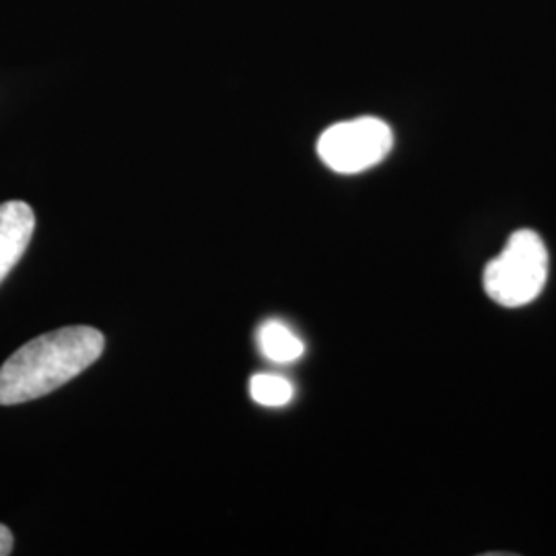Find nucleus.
<instances>
[{
    "label": "nucleus",
    "mask_w": 556,
    "mask_h": 556,
    "mask_svg": "<svg viewBox=\"0 0 556 556\" xmlns=\"http://www.w3.org/2000/svg\"><path fill=\"white\" fill-rule=\"evenodd\" d=\"M103 346V334L89 326H71L34 338L0 367V406L52 394L91 367Z\"/></svg>",
    "instance_id": "1"
},
{
    "label": "nucleus",
    "mask_w": 556,
    "mask_h": 556,
    "mask_svg": "<svg viewBox=\"0 0 556 556\" xmlns=\"http://www.w3.org/2000/svg\"><path fill=\"white\" fill-rule=\"evenodd\" d=\"M548 278V250L536 231L519 229L484 268V291L503 307H521L542 293Z\"/></svg>",
    "instance_id": "2"
},
{
    "label": "nucleus",
    "mask_w": 556,
    "mask_h": 556,
    "mask_svg": "<svg viewBox=\"0 0 556 556\" xmlns=\"http://www.w3.org/2000/svg\"><path fill=\"white\" fill-rule=\"evenodd\" d=\"M392 147V128L383 119L365 116L338 122L324 130L318 140V155L337 174H361L386 160Z\"/></svg>",
    "instance_id": "3"
},
{
    "label": "nucleus",
    "mask_w": 556,
    "mask_h": 556,
    "mask_svg": "<svg viewBox=\"0 0 556 556\" xmlns=\"http://www.w3.org/2000/svg\"><path fill=\"white\" fill-rule=\"evenodd\" d=\"M36 229V215L27 202L9 200L0 204V282L23 258Z\"/></svg>",
    "instance_id": "4"
},
{
    "label": "nucleus",
    "mask_w": 556,
    "mask_h": 556,
    "mask_svg": "<svg viewBox=\"0 0 556 556\" xmlns=\"http://www.w3.org/2000/svg\"><path fill=\"white\" fill-rule=\"evenodd\" d=\"M258 344L262 355L273 363H293L303 357L305 346L282 321L268 319L260 326Z\"/></svg>",
    "instance_id": "5"
},
{
    "label": "nucleus",
    "mask_w": 556,
    "mask_h": 556,
    "mask_svg": "<svg viewBox=\"0 0 556 556\" xmlns=\"http://www.w3.org/2000/svg\"><path fill=\"white\" fill-rule=\"evenodd\" d=\"M250 394L262 406H285L293 400V383L270 374H260L250 379Z\"/></svg>",
    "instance_id": "6"
},
{
    "label": "nucleus",
    "mask_w": 556,
    "mask_h": 556,
    "mask_svg": "<svg viewBox=\"0 0 556 556\" xmlns=\"http://www.w3.org/2000/svg\"><path fill=\"white\" fill-rule=\"evenodd\" d=\"M13 553V534L7 526L0 523V556L11 555Z\"/></svg>",
    "instance_id": "7"
}]
</instances>
